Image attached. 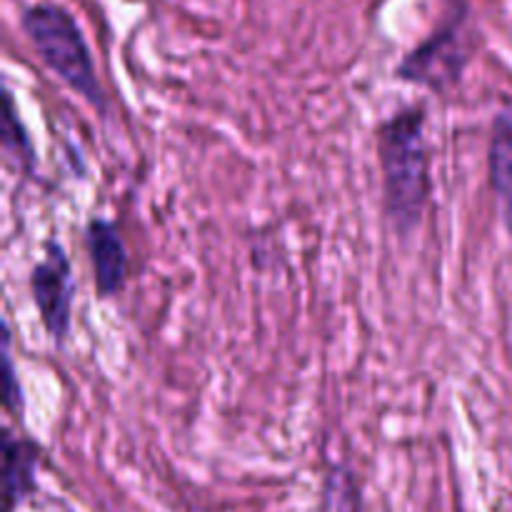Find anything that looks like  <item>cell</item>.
I'll return each instance as SVG.
<instances>
[{"mask_svg":"<svg viewBox=\"0 0 512 512\" xmlns=\"http://www.w3.org/2000/svg\"><path fill=\"white\" fill-rule=\"evenodd\" d=\"M488 183L498 203L500 223L512 240V110H500L490 125Z\"/></svg>","mask_w":512,"mask_h":512,"instance_id":"obj_7","label":"cell"},{"mask_svg":"<svg viewBox=\"0 0 512 512\" xmlns=\"http://www.w3.org/2000/svg\"><path fill=\"white\" fill-rule=\"evenodd\" d=\"M0 140H3V155L8 163L18 168V173L35 178L38 158H35L33 140H30L28 128L20 120L15 98L8 88L3 90V118H0Z\"/></svg>","mask_w":512,"mask_h":512,"instance_id":"obj_8","label":"cell"},{"mask_svg":"<svg viewBox=\"0 0 512 512\" xmlns=\"http://www.w3.org/2000/svg\"><path fill=\"white\" fill-rule=\"evenodd\" d=\"M43 450L25 435L3 430V495L8 512L18 508L38 488V468Z\"/></svg>","mask_w":512,"mask_h":512,"instance_id":"obj_6","label":"cell"},{"mask_svg":"<svg viewBox=\"0 0 512 512\" xmlns=\"http://www.w3.org/2000/svg\"><path fill=\"white\" fill-rule=\"evenodd\" d=\"M383 213L400 238L420 228L433 195L428 145V110L423 103L403 105L375 130Z\"/></svg>","mask_w":512,"mask_h":512,"instance_id":"obj_1","label":"cell"},{"mask_svg":"<svg viewBox=\"0 0 512 512\" xmlns=\"http://www.w3.org/2000/svg\"><path fill=\"white\" fill-rule=\"evenodd\" d=\"M3 405L13 418L23 420L25 413V393L23 383L15 370L13 353H10V328L3 325Z\"/></svg>","mask_w":512,"mask_h":512,"instance_id":"obj_9","label":"cell"},{"mask_svg":"<svg viewBox=\"0 0 512 512\" xmlns=\"http://www.w3.org/2000/svg\"><path fill=\"white\" fill-rule=\"evenodd\" d=\"M20 25L40 63L95 113L108 115V98L78 20L60 5L38 3L23 10Z\"/></svg>","mask_w":512,"mask_h":512,"instance_id":"obj_2","label":"cell"},{"mask_svg":"<svg viewBox=\"0 0 512 512\" xmlns=\"http://www.w3.org/2000/svg\"><path fill=\"white\" fill-rule=\"evenodd\" d=\"M28 288L45 335L55 350H63L70 338V325H73L75 275L68 250L60 240H45L43 258L30 270Z\"/></svg>","mask_w":512,"mask_h":512,"instance_id":"obj_4","label":"cell"},{"mask_svg":"<svg viewBox=\"0 0 512 512\" xmlns=\"http://www.w3.org/2000/svg\"><path fill=\"white\" fill-rule=\"evenodd\" d=\"M468 63L470 45L465 35V8H460L400 60L395 78L433 93H445L460 83Z\"/></svg>","mask_w":512,"mask_h":512,"instance_id":"obj_3","label":"cell"},{"mask_svg":"<svg viewBox=\"0 0 512 512\" xmlns=\"http://www.w3.org/2000/svg\"><path fill=\"white\" fill-rule=\"evenodd\" d=\"M85 253H88L90 270H93L95 298L113 300L128 285L130 258L125 248V238L118 223L108 218L88 220L83 230Z\"/></svg>","mask_w":512,"mask_h":512,"instance_id":"obj_5","label":"cell"}]
</instances>
